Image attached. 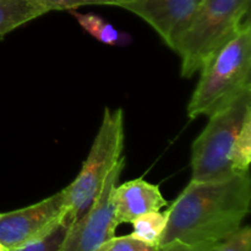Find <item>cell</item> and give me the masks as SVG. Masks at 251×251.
<instances>
[{
	"label": "cell",
	"instance_id": "1",
	"mask_svg": "<svg viewBox=\"0 0 251 251\" xmlns=\"http://www.w3.org/2000/svg\"><path fill=\"white\" fill-rule=\"evenodd\" d=\"M250 205L249 173H234L213 181H190L168 205V221L161 244L173 240L220 244L242 227Z\"/></svg>",
	"mask_w": 251,
	"mask_h": 251
},
{
	"label": "cell",
	"instance_id": "2",
	"mask_svg": "<svg viewBox=\"0 0 251 251\" xmlns=\"http://www.w3.org/2000/svg\"><path fill=\"white\" fill-rule=\"evenodd\" d=\"M200 73L186 109L190 119L210 117L251 87L250 20L216 51Z\"/></svg>",
	"mask_w": 251,
	"mask_h": 251
},
{
	"label": "cell",
	"instance_id": "3",
	"mask_svg": "<svg viewBox=\"0 0 251 251\" xmlns=\"http://www.w3.org/2000/svg\"><path fill=\"white\" fill-rule=\"evenodd\" d=\"M251 0H202L189 28L179 38L176 51L180 58V75L200 73L202 66L249 20Z\"/></svg>",
	"mask_w": 251,
	"mask_h": 251
},
{
	"label": "cell",
	"instance_id": "4",
	"mask_svg": "<svg viewBox=\"0 0 251 251\" xmlns=\"http://www.w3.org/2000/svg\"><path fill=\"white\" fill-rule=\"evenodd\" d=\"M124 134V112L122 108H105L100 129L80 173L70 185L63 189L65 199L64 221L69 226L87 212L108 174L122 159Z\"/></svg>",
	"mask_w": 251,
	"mask_h": 251
},
{
	"label": "cell",
	"instance_id": "5",
	"mask_svg": "<svg viewBox=\"0 0 251 251\" xmlns=\"http://www.w3.org/2000/svg\"><path fill=\"white\" fill-rule=\"evenodd\" d=\"M251 113V87L208 117V123L191 146V180L225 179L234 174L230 163L234 140Z\"/></svg>",
	"mask_w": 251,
	"mask_h": 251
},
{
	"label": "cell",
	"instance_id": "6",
	"mask_svg": "<svg viewBox=\"0 0 251 251\" xmlns=\"http://www.w3.org/2000/svg\"><path fill=\"white\" fill-rule=\"evenodd\" d=\"M124 167L125 158L122 157L108 174L87 212L69 226L58 251H100L108 240L115 237L119 225L115 220L113 193Z\"/></svg>",
	"mask_w": 251,
	"mask_h": 251
},
{
	"label": "cell",
	"instance_id": "7",
	"mask_svg": "<svg viewBox=\"0 0 251 251\" xmlns=\"http://www.w3.org/2000/svg\"><path fill=\"white\" fill-rule=\"evenodd\" d=\"M64 217V190L27 207L0 213V244L9 251L22 247L50 232Z\"/></svg>",
	"mask_w": 251,
	"mask_h": 251
},
{
	"label": "cell",
	"instance_id": "8",
	"mask_svg": "<svg viewBox=\"0 0 251 251\" xmlns=\"http://www.w3.org/2000/svg\"><path fill=\"white\" fill-rule=\"evenodd\" d=\"M201 4L202 0H132L124 9L147 22L166 46L174 50Z\"/></svg>",
	"mask_w": 251,
	"mask_h": 251
},
{
	"label": "cell",
	"instance_id": "9",
	"mask_svg": "<svg viewBox=\"0 0 251 251\" xmlns=\"http://www.w3.org/2000/svg\"><path fill=\"white\" fill-rule=\"evenodd\" d=\"M115 220L118 225L131 223L135 218L152 211H161L169 205L161 189L144 178L117 184L113 193Z\"/></svg>",
	"mask_w": 251,
	"mask_h": 251
},
{
	"label": "cell",
	"instance_id": "10",
	"mask_svg": "<svg viewBox=\"0 0 251 251\" xmlns=\"http://www.w3.org/2000/svg\"><path fill=\"white\" fill-rule=\"evenodd\" d=\"M47 12L37 0H0V39Z\"/></svg>",
	"mask_w": 251,
	"mask_h": 251
},
{
	"label": "cell",
	"instance_id": "11",
	"mask_svg": "<svg viewBox=\"0 0 251 251\" xmlns=\"http://www.w3.org/2000/svg\"><path fill=\"white\" fill-rule=\"evenodd\" d=\"M69 12L82 27L83 31L102 44L109 47H125L132 42L130 34L115 28L100 15L92 12H78L76 10H70Z\"/></svg>",
	"mask_w": 251,
	"mask_h": 251
},
{
	"label": "cell",
	"instance_id": "12",
	"mask_svg": "<svg viewBox=\"0 0 251 251\" xmlns=\"http://www.w3.org/2000/svg\"><path fill=\"white\" fill-rule=\"evenodd\" d=\"M167 212L161 211H152L139 216L131 222L132 233L131 235L151 247H158L161 244L162 237L167 227Z\"/></svg>",
	"mask_w": 251,
	"mask_h": 251
},
{
	"label": "cell",
	"instance_id": "13",
	"mask_svg": "<svg viewBox=\"0 0 251 251\" xmlns=\"http://www.w3.org/2000/svg\"><path fill=\"white\" fill-rule=\"evenodd\" d=\"M230 163L234 173H249L251 163V113L247 115L235 137Z\"/></svg>",
	"mask_w": 251,
	"mask_h": 251
},
{
	"label": "cell",
	"instance_id": "14",
	"mask_svg": "<svg viewBox=\"0 0 251 251\" xmlns=\"http://www.w3.org/2000/svg\"><path fill=\"white\" fill-rule=\"evenodd\" d=\"M69 225L65 221H61L55 228L50 230L49 233L44 234L43 237L37 238L22 247L16 248L10 251H58L60 248L61 242L68 232Z\"/></svg>",
	"mask_w": 251,
	"mask_h": 251
},
{
	"label": "cell",
	"instance_id": "15",
	"mask_svg": "<svg viewBox=\"0 0 251 251\" xmlns=\"http://www.w3.org/2000/svg\"><path fill=\"white\" fill-rule=\"evenodd\" d=\"M47 11H61V10H76L81 6L88 5H110L124 9L125 5L131 2L132 0H37Z\"/></svg>",
	"mask_w": 251,
	"mask_h": 251
},
{
	"label": "cell",
	"instance_id": "16",
	"mask_svg": "<svg viewBox=\"0 0 251 251\" xmlns=\"http://www.w3.org/2000/svg\"><path fill=\"white\" fill-rule=\"evenodd\" d=\"M157 247H151L130 235L113 237L108 240L100 251H156Z\"/></svg>",
	"mask_w": 251,
	"mask_h": 251
},
{
	"label": "cell",
	"instance_id": "17",
	"mask_svg": "<svg viewBox=\"0 0 251 251\" xmlns=\"http://www.w3.org/2000/svg\"><path fill=\"white\" fill-rule=\"evenodd\" d=\"M216 251H251V228L240 227L234 234L223 240Z\"/></svg>",
	"mask_w": 251,
	"mask_h": 251
},
{
	"label": "cell",
	"instance_id": "18",
	"mask_svg": "<svg viewBox=\"0 0 251 251\" xmlns=\"http://www.w3.org/2000/svg\"><path fill=\"white\" fill-rule=\"evenodd\" d=\"M220 244H215V243H206V244H186V243L173 240V242L167 243V244L158 245L156 251H216Z\"/></svg>",
	"mask_w": 251,
	"mask_h": 251
},
{
	"label": "cell",
	"instance_id": "19",
	"mask_svg": "<svg viewBox=\"0 0 251 251\" xmlns=\"http://www.w3.org/2000/svg\"><path fill=\"white\" fill-rule=\"evenodd\" d=\"M0 251H9V250H7L6 248H4L1 244H0Z\"/></svg>",
	"mask_w": 251,
	"mask_h": 251
}]
</instances>
